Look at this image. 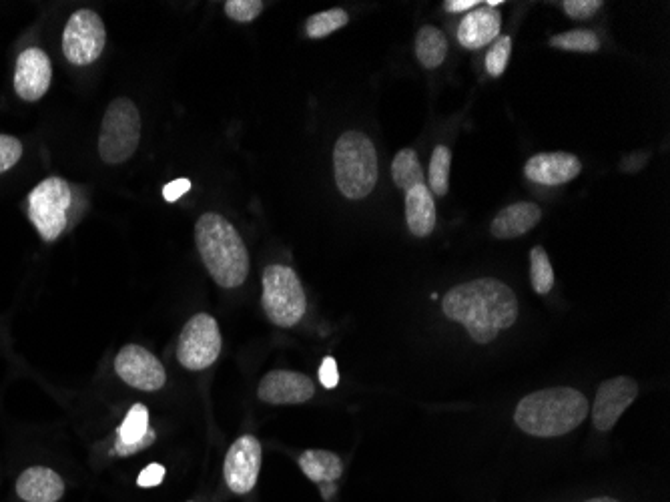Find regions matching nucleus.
Returning <instances> with one entry per match:
<instances>
[{"instance_id": "f257e3e1", "label": "nucleus", "mask_w": 670, "mask_h": 502, "mask_svg": "<svg viewBox=\"0 0 670 502\" xmlns=\"http://www.w3.org/2000/svg\"><path fill=\"white\" fill-rule=\"evenodd\" d=\"M442 312L460 322L476 344H490L518 320V300L506 284L482 278L452 288L442 300Z\"/></svg>"}, {"instance_id": "f03ea898", "label": "nucleus", "mask_w": 670, "mask_h": 502, "mask_svg": "<svg viewBox=\"0 0 670 502\" xmlns=\"http://www.w3.org/2000/svg\"><path fill=\"white\" fill-rule=\"evenodd\" d=\"M195 239L209 276L225 290L239 288L249 274V254L239 231L219 213H205L195 225Z\"/></svg>"}, {"instance_id": "7ed1b4c3", "label": "nucleus", "mask_w": 670, "mask_h": 502, "mask_svg": "<svg viewBox=\"0 0 670 502\" xmlns=\"http://www.w3.org/2000/svg\"><path fill=\"white\" fill-rule=\"evenodd\" d=\"M590 412L586 396L574 388H548L524 396L514 412L520 430L538 438H554L578 428Z\"/></svg>"}, {"instance_id": "20e7f679", "label": "nucleus", "mask_w": 670, "mask_h": 502, "mask_svg": "<svg viewBox=\"0 0 670 502\" xmlns=\"http://www.w3.org/2000/svg\"><path fill=\"white\" fill-rule=\"evenodd\" d=\"M333 169L338 189L348 199L368 197L378 183V153L368 135L344 133L333 149Z\"/></svg>"}, {"instance_id": "39448f33", "label": "nucleus", "mask_w": 670, "mask_h": 502, "mask_svg": "<svg viewBox=\"0 0 670 502\" xmlns=\"http://www.w3.org/2000/svg\"><path fill=\"white\" fill-rule=\"evenodd\" d=\"M141 141V115L133 101L115 99L103 117L99 133V155L109 165L129 161Z\"/></svg>"}, {"instance_id": "423d86ee", "label": "nucleus", "mask_w": 670, "mask_h": 502, "mask_svg": "<svg viewBox=\"0 0 670 502\" xmlns=\"http://www.w3.org/2000/svg\"><path fill=\"white\" fill-rule=\"evenodd\" d=\"M263 310L279 328L295 326L307 308L303 286L287 266H269L263 272Z\"/></svg>"}, {"instance_id": "0eeeda50", "label": "nucleus", "mask_w": 670, "mask_h": 502, "mask_svg": "<svg viewBox=\"0 0 670 502\" xmlns=\"http://www.w3.org/2000/svg\"><path fill=\"white\" fill-rule=\"evenodd\" d=\"M71 203V185L61 177H49L31 191L29 217L45 241H55L65 231Z\"/></svg>"}, {"instance_id": "6e6552de", "label": "nucleus", "mask_w": 670, "mask_h": 502, "mask_svg": "<svg viewBox=\"0 0 670 502\" xmlns=\"http://www.w3.org/2000/svg\"><path fill=\"white\" fill-rule=\"evenodd\" d=\"M107 43V31L103 19L89 9H81L71 15L63 31V53L69 63L85 67L95 63Z\"/></svg>"}, {"instance_id": "1a4fd4ad", "label": "nucleus", "mask_w": 670, "mask_h": 502, "mask_svg": "<svg viewBox=\"0 0 670 502\" xmlns=\"http://www.w3.org/2000/svg\"><path fill=\"white\" fill-rule=\"evenodd\" d=\"M221 354V332L213 316L197 314L193 316L179 338L177 360L187 370H205Z\"/></svg>"}, {"instance_id": "9d476101", "label": "nucleus", "mask_w": 670, "mask_h": 502, "mask_svg": "<svg viewBox=\"0 0 670 502\" xmlns=\"http://www.w3.org/2000/svg\"><path fill=\"white\" fill-rule=\"evenodd\" d=\"M115 370L123 382L143 392H157L167 382V374L161 360H157L143 346L135 344L125 346L117 354Z\"/></svg>"}, {"instance_id": "9b49d317", "label": "nucleus", "mask_w": 670, "mask_h": 502, "mask_svg": "<svg viewBox=\"0 0 670 502\" xmlns=\"http://www.w3.org/2000/svg\"><path fill=\"white\" fill-rule=\"evenodd\" d=\"M261 470V444L255 436H241L233 442L229 448L225 462H223V474L227 486L235 494H247L259 476Z\"/></svg>"}, {"instance_id": "f8f14e48", "label": "nucleus", "mask_w": 670, "mask_h": 502, "mask_svg": "<svg viewBox=\"0 0 670 502\" xmlns=\"http://www.w3.org/2000/svg\"><path fill=\"white\" fill-rule=\"evenodd\" d=\"M638 396V384L628 376L610 378L600 384L594 408H592V422L594 428L600 432H608L614 428L618 418L626 412V408Z\"/></svg>"}, {"instance_id": "ddd939ff", "label": "nucleus", "mask_w": 670, "mask_h": 502, "mask_svg": "<svg viewBox=\"0 0 670 502\" xmlns=\"http://www.w3.org/2000/svg\"><path fill=\"white\" fill-rule=\"evenodd\" d=\"M51 79L53 67L45 51L33 47L21 53L15 69V91L23 101L35 103L43 99L51 87Z\"/></svg>"}, {"instance_id": "4468645a", "label": "nucleus", "mask_w": 670, "mask_h": 502, "mask_svg": "<svg viewBox=\"0 0 670 502\" xmlns=\"http://www.w3.org/2000/svg\"><path fill=\"white\" fill-rule=\"evenodd\" d=\"M313 394H315L313 382L305 374H297L289 370L269 372L257 388L259 400L267 404H275V406L303 404L311 400Z\"/></svg>"}, {"instance_id": "2eb2a0df", "label": "nucleus", "mask_w": 670, "mask_h": 502, "mask_svg": "<svg viewBox=\"0 0 670 502\" xmlns=\"http://www.w3.org/2000/svg\"><path fill=\"white\" fill-rule=\"evenodd\" d=\"M582 171V163L576 155L556 151V153H540L526 161L524 175L532 183L540 185H564L578 177Z\"/></svg>"}, {"instance_id": "dca6fc26", "label": "nucleus", "mask_w": 670, "mask_h": 502, "mask_svg": "<svg viewBox=\"0 0 670 502\" xmlns=\"http://www.w3.org/2000/svg\"><path fill=\"white\" fill-rule=\"evenodd\" d=\"M502 27L500 13L490 7L474 9L458 27V41L464 49L478 51L498 39Z\"/></svg>"}, {"instance_id": "f3484780", "label": "nucleus", "mask_w": 670, "mask_h": 502, "mask_svg": "<svg viewBox=\"0 0 670 502\" xmlns=\"http://www.w3.org/2000/svg\"><path fill=\"white\" fill-rule=\"evenodd\" d=\"M155 442V430L149 426V410L143 404H135L123 424L117 430L115 454L117 456H131L139 450L149 448Z\"/></svg>"}, {"instance_id": "a211bd4d", "label": "nucleus", "mask_w": 670, "mask_h": 502, "mask_svg": "<svg viewBox=\"0 0 670 502\" xmlns=\"http://www.w3.org/2000/svg\"><path fill=\"white\" fill-rule=\"evenodd\" d=\"M17 492L27 502H57L65 494V482L55 470L35 466L19 476Z\"/></svg>"}, {"instance_id": "6ab92c4d", "label": "nucleus", "mask_w": 670, "mask_h": 502, "mask_svg": "<svg viewBox=\"0 0 670 502\" xmlns=\"http://www.w3.org/2000/svg\"><path fill=\"white\" fill-rule=\"evenodd\" d=\"M542 219V211L536 203L520 201L504 207L492 221L490 231L498 239H514L538 225Z\"/></svg>"}, {"instance_id": "aec40b11", "label": "nucleus", "mask_w": 670, "mask_h": 502, "mask_svg": "<svg viewBox=\"0 0 670 502\" xmlns=\"http://www.w3.org/2000/svg\"><path fill=\"white\" fill-rule=\"evenodd\" d=\"M406 221L416 237H428L436 227L434 193L426 183L412 187L406 193Z\"/></svg>"}, {"instance_id": "412c9836", "label": "nucleus", "mask_w": 670, "mask_h": 502, "mask_svg": "<svg viewBox=\"0 0 670 502\" xmlns=\"http://www.w3.org/2000/svg\"><path fill=\"white\" fill-rule=\"evenodd\" d=\"M299 466L303 474L319 486H325V496H329L333 482L342 476V460L338 454L327 450H307L299 456Z\"/></svg>"}, {"instance_id": "4be33fe9", "label": "nucleus", "mask_w": 670, "mask_h": 502, "mask_svg": "<svg viewBox=\"0 0 670 502\" xmlns=\"http://www.w3.org/2000/svg\"><path fill=\"white\" fill-rule=\"evenodd\" d=\"M448 39L436 27H422L416 37V57L426 69H436L446 61Z\"/></svg>"}, {"instance_id": "5701e85b", "label": "nucleus", "mask_w": 670, "mask_h": 502, "mask_svg": "<svg viewBox=\"0 0 670 502\" xmlns=\"http://www.w3.org/2000/svg\"><path fill=\"white\" fill-rule=\"evenodd\" d=\"M392 177H394L396 187L406 191V193L412 187L424 183L426 177H424V171H422V165H420V159H418L416 151L404 149L396 155V159L392 163Z\"/></svg>"}, {"instance_id": "b1692460", "label": "nucleus", "mask_w": 670, "mask_h": 502, "mask_svg": "<svg viewBox=\"0 0 670 502\" xmlns=\"http://www.w3.org/2000/svg\"><path fill=\"white\" fill-rule=\"evenodd\" d=\"M350 23V17L342 9H331L325 13H317L307 19L305 23V35L309 39H325L331 33L344 29Z\"/></svg>"}, {"instance_id": "393cba45", "label": "nucleus", "mask_w": 670, "mask_h": 502, "mask_svg": "<svg viewBox=\"0 0 670 502\" xmlns=\"http://www.w3.org/2000/svg\"><path fill=\"white\" fill-rule=\"evenodd\" d=\"M530 280L538 296H546L554 288V270L546 249L540 245L530 251Z\"/></svg>"}, {"instance_id": "a878e982", "label": "nucleus", "mask_w": 670, "mask_h": 502, "mask_svg": "<svg viewBox=\"0 0 670 502\" xmlns=\"http://www.w3.org/2000/svg\"><path fill=\"white\" fill-rule=\"evenodd\" d=\"M450 163H452V153L448 147L438 145L434 149L432 161H430V191L434 195H446L448 193V181H450Z\"/></svg>"}, {"instance_id": "bb28decb", "label": "nucleus", "mask_w": 670, "mask_h": 502, "mask_svg": "<svg viewBox=\"0 0 670 502\" xmlns=\"http://www.w3.org/2000/svg\"><path fill=\"white\" fill-rule=\"evenodd\" d=\"M550 45L562 51H576V53H596L600 49V41L592 31L574 29L550 39Z\"/></svg>"}, {"instance_id": "cd10ccee", "label": "nucleus", "mask_w": 670, "mask_h": 502, "mask_svg": "<svg viewBox=\"0 0 670 502\" xmlns=\"http://www.w3.org/2000/svg\"><path fill=\"white\" fill-rule=\"evenodd\" d=\"M510 53H512V39L510 37H498L496 43L492 45L490 53L486 55V71L492 77H500L504 75L508 61H510Z\"/></svg>"}, {"instance_id": "c85d7f7f", "label": "nucleus", "mask_w": 670, "mask_h": 502, "mask_svg": "<svg viewBox=\"0 0 670 502\" xmlns=\"http://www.w3.org/2000/svg\"><path fill=\"white\" fill-rule=\"evenodd\" d=\"M263 11L261 0H227L225 15L235 23H251Z\"/></svg>"}, {"instance_id": "c756f323", "label": "nucleus", "mask_w": 670, "mask_h": 502, "mask_svg": "<svg viewBox=\"0 0 670 502\" xmlns=\"http://www.w3.org/2000/svg\"><path fill=\"white\" fill-rule=\"evenodd\" d=\"M23 157V143L13 135H0V173L9 171Z\"/></svg>"}, {"instance_id": "7c9ffc66", "label": "nucleus", "mask_w": 670, "mask_h": 502, "mask_svg": "<svg viewBox=\"0 0 670 502\" xmlns=\"http://www.w3.org/2000/svg\"><path fill=\"white\" fill-rule=\"evenodd\" d=\"M562 7H564V13L568 17L582 21V19H588V17L596 15L600 11L602 3H600V0H564Z\"/></svg>"}, {"instance_id": "2f4dec72", "label": "nucleus", "mask_w": 670, "mask_h": 502, "mask_svg": "<svg viewBox=\"0 0 670 502\" xmlns=\"http://www.w3.org/2000/svg\"><path fill=\"white\" fill-rule=\"evenodd\" d=\"M319 380H321V384H323L325 388H329V390L340 384L338 364H335L333 358L327 356V358L321 362V368H319Z\"/></svg>"}, {"instance_id": "473e14b6", "label": "nucleus", "mask_w": 670, "mask_h": 502, "mask_svg": "<svg viewBox=\"0 0 670 502\" xmlns=\"http://www.w3.org/2000/svg\"><path fill=\"white\" fill-rule=\"evenodd\" d=\"M165 478V468L161 464H149L137 478V484L141 488H151V486H157L161 484Z\"/></svg>"}, {"instance_id": "72a5a7b5", "label": "nucleus", "mask_w": 670, "mask_h": 502, "mask_svg": "<svg viewBox=\"0 0 670 502\" xmlns=\"http://www.w3.org/2000/svg\"><path fill=\"white\" fill-rule=\"evenodd\" d=\"M189 189H191V181L189 179H175V181H171V183H167L163 187V197H165V201L173 203V201L181 199Z\"/></svg>"}, {"instance_id": "f704fd0d", "label": "nucleus", "mask_w": 670, "mask_h": 502, "mask_svg": "<svg viewBox=\"0 0 670 502\" xmlns=\"http://www.w3.org/2000/svg\"><path fill=\"white\" fill-rule=\"evenodd\" d=\"M478 5H480L478 0H446L444 9L448 13H466V11H470V9L478 7Z\"/></svg>"}, {"instance_id": "c9c22d12", "label": "nucleus", "mask_w": 670, "mask_h": 502, "mask_svg": "<svg viewBox=\"0 0 670 502\" xmlns=\"http://www.w3.org/2000/svg\"><path fill=\"white\" fill-rule=\"evenodd\" d=\"M586 502H618V500H614V498H610V496H598V498H590V500H586Z\"/></svg>"}, {"instance_id": "e433bc0d", "label": "nucleus", "mask_w": 670, "mask_h": 502, "mask_svg": "<svg viewBox=\"0 0 670 502\" xmlns=\"http://www.w3.org/2000/svg\"><path fill=\"white\" fill-rule=\"evenodd\" d=\"M502 5V0H490V3H486V7L494 9V7H500Z\"/></svg>"}]
</instances>
